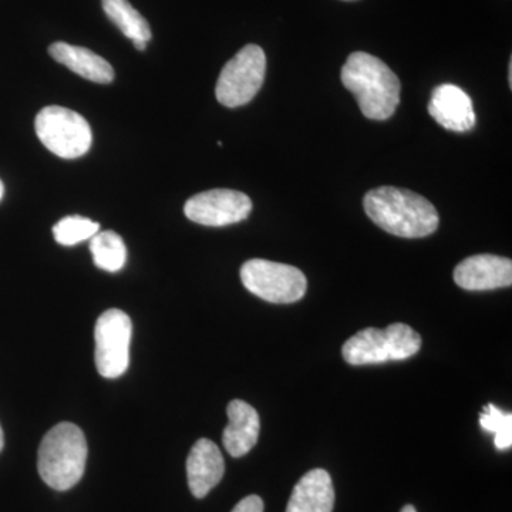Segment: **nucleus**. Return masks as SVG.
I'll return each instance as SVG.
<instances>
[{"label":"nucleus","instance_id":"23","mask_svg":"<svg viewBox=\"0 0 512 512\" xmlns=\"http://www.w3.org/2000/svg\"><path fill=\"white\" fill-rule=\"evenodd\" d=\"M400 512H417V510L413 505H406V507H403V510Z\"/></svg>","mask_w":512,"mask_h":512},{"label":"nucleus","instance_id":"18","mask_svg":"<svg viewBox=\"0 0 512 512\" xmlns=\"http://www.w3.org/2000/svg\"><path fill=\"white\" fill-rule=\"evenodd\" d=\"M99 231L100 225L97 222L79 215L63 218L53 227L56 242L63 247H73L87 239H92Z\"/></svg>","mask_w":512,"mask_h":512},{"label":"nucleus","instance_id":"21","mask_svg":"<svg viewBox=\"0 0 512 512\" xmlns=\"http://www.w3.org/2000/svg\"><path fill=\"white\" fill-rule=\"evenodd\" d=\"M134 47L140 52H144L147 49V42H141V40H137V42H133Z\"/></svg>","mask_w":512,"mask_h":512},{"label":"nucleus","instance_id":"12","mask_svg":"<svg viewBox=\"0 0 512 512\" xmlns=\"http://www.w3.org/2000/svg\"><path fill=\"white\" fill-rule=\"evenodd\" d=\"M225 461L220 447L208 439L198 440L187 458L188 485L195 498L207 497L221 483Z\"/></svg>","mask_w":512,"mask_h":512},{"label":"nucleus","instance_id":"4","mask_svg":"<svg viewBox=\"0 0 512 512\" xmlns=\"http://www.w3.org/2000/svg\"><path fill=\"white\" fill-rule=\"evenodd\" d=\"M421 336L406 323H393L386 329L367 328L346 340L343 359L352 366L406 360L419 353Z\"/></svg>","mask_w":512,"mask_h":512},{"label":"nucleus","instance_id":"20","mask_svg":"<svg viewBox=\"0 0 512 512\" xmlns=\"http://www.w3.org/2000/svg\"><path fill=\"white\" fill-rule=\"evenodd\" d=\"M231 512H264V501L258 495H249L239 501Z\"/></svg>","mask_w":512,"mask_h":512},{"label":"nucleus","instance_id":"5","mask_svg":"<svg viewBox=\"0 0 512 512\" xmlns=\"http://www.w3.org/2000/svg\"><path fill=\"white\" fill-rule=\"evenodd\" d=\"M35 128L43 146L64 160L82 157L92 147L90 124L79 113L66 107L49 106L40 110Z\"/></svg>","mask_w":512,"mask_h":512},{"label":"nucleus","instance_id":"15","mask_svg":"<svg viewBox=\"0 0 512 512\" xmlns=\"http://www.w3.org/2000/svg\"><path fill=\"white\" fill-rule=\"evenodd\" d=\"M50 56L83 79L99 84H109L114 80V70L103 57L86 47L56 42L49 47Z\"/></svg>","mask_w":512,"mask_h":512},{"label":"nucleus","instance_id":"8","mask_svg":"<svg viewBox=\"0 0 512 512\" xmlns=\"http://www.w3.org/2000/svg\"><path fill=\"white\" fill-rule=\"evenodd\" d=\"M131 333V319L120 309H109L97 319L94 357L101 376L117 379L126 373L130 363Z\"/></svg>","mask_w":512,"mask_h":512},{"label":"nucleus","instance_id":"22","mask_svg":"<svg viewBox=\"0 0 512 512\" xmlns=\"http://www.w3.org/2000/svg\"><path fill=\"white\" fill-rule=\"evenodd\" d=\"M3 446H5V437H3L2 427H0V451L3 450Z\"/></svg>","mask_w":512,"mask_h":512},{"label":"nucleus","instance_id":"16","mask_svg":"<svg viewBox=\"0 0 512 512\" xmlns=\"http://www.w3.org/2000/svg\"><path fill=\"white\" fill-rule=\"evenodd\" d=\"M107 18L121 30L128 39L150 42L153 33L144 16L133 8L128 0H101Z\"/></svg>","mask_w":512,"mask_h":512},{"label":"nucleus","instance_id":"2","mask_svg":"<svg viewBox=\"0 0 512 512\" xmlns=\"http://www.w3.org/2000/svg\"><path fill=\"white\" fill-rule=\"evenodd\" d=\"M342 83L356 97L357 106L367 119H390L399 106L402 84L379 57L352 53L343 66Z\"/></svg>","mask_w":512,"mask_h":512},{"label":"nucleus","instance_id":"3","mask_svg":"<svg viewBox=\"0 0 512 512\" xmlns=\"http://www.w3.org/2000/svg\"><path fill=\"white\" fill-rule=\"evenodd\" d=\"M87 454L89 448L83 431L76 424L60 423L43 437L37 470L50 488L67 491L82 480Z\"/></svg>","mask_w":512,"mask_h":512},{"label":"nucleus","instance_id":"13","mask_svg":"<svg viewBox=\"0 0 512 512\" xmlns=\"http://www.w3.org/2000/svg\"><path fill=\"white\" fill-rule=\"evenodd\" d=\"M228 426L222 443L229 456L239 458L248 454L258 443L261 421L254 407L242 400H232L227 407Z\"/></svg>","mask_w":512,"mask_h":512},{"label":"nucleus","instance_id":"11","mask_svg":"<svg viewBox=\"0 0 512 512\" xmlns=\"http://www.w3.org/2000/svg\"><path fill=\"white\" fill-rule=\"evenodd\" d=\"M429 113L441 127L467 133L476 126L473 100L454 84H441L431 93Z\"/></svg>","mask_w":512,"mask_h":512},{"label":"nucleus","instance_id":"6","mask_svg":"<svg viewBox=\"0 0 512 512\" xmlns=\"http://www.w3.org/2000/svg\"><path fill=\"white\" fill-rule=\"evenodd\" d=\"M242 284L266 302L293 303L305 296L308 281L301 269L266 259H249L241 268Z\"/></svg>","mask_w":512,"mask_h":512},{"label":"nucleus","instance_id":"7","mask_svg":"<svg viewBox=\"0 0 512 512\" xmlns=\"http://www.w3.org/2000/svg\"><path fill=\"white\" fill-rule=\"evenodd\" d=\"M266 56L262 47L247 45L232 57L218 77L215 96L222 106H244L265 82Z\"/></svg>","mask_w":512,"mask_h":512},{"label":"nucleus","instance_id":"25","mask_svg":"<svg viewBox=\"0 0 512 512\" xmlns=\"http://www.w3.org/2000/svg\"><path fill=\"white\" fill-rule=\"evenodd\" d=\"M345 2H355V0H345Z\"/></svg>","mask_w":512,"mask_h":512},{"label":"nucleus","instance_id":"17","mask_svg":"<svg viewBox=\"0 0 512 512\" xmlns=\"http://www.w3.org/2000/svg\"><path fill=\"white\" fill-rule=\"evenodd\" d=\"M94 265L107 272H119L126 265L127 248L123 238L114 231L97 232L90 239Z\"/></svg>","mask_w":512,"mask_h":512},{"label":"nucleus","instance_id":"9","mask_svg":"<svg viewBox=\"0 0 512 512\" xmlns=\"http://www.w3.org/2000/svg\"><path fill=\"white\" fill-rule=\"evenodd\" d=\"M252 201L244 192L211 190L200 192L185 202L184 214L188 220L204 227H227L247 220Z\"/></svg>","mask_w":512,"mask_h":512},{"label":"nucleus","instance_id":"14","mask_svg":"<svg viewBox=\"0 0 512 512\" xmlns=\"http://www.w3.org/2000/svg\"><path fill=\"white\" fill-rule=\"evenodd\" d=\"M335 507V488L326 470L315 468L293 488L286 512H332Z\"/></svg>","mask_w":512,"mask_h":512},{"label":"nucleus","instance_id":"19","mask_svg":"<svg viewBox=\"0 0 512 512\" xmlns=\"http://www.w3.org/2000/svg\"><path fill=\"white\" fill-rule=\"evenodd\" d=\"M480 426L494 434L497 450H510L512 447V413L501 412L494 404H488L480 414Z\"/></svg>","mask_w":512,"mask_h":512},{"label":"nucleus","instance_id":"24","mask_svg":"<svg viewBox=\"0 0 512 512\" xmlns=\"http://www.w3.org/2000/svg\"><path fill=\"white\" fill-rule=\"evenodd\" d=\"M3 194H5V185H3L2 180H0V200H2Z\"/></svg>","mask_w":512,"mask_h":512},{"label":"nucleus","instance_id":"1","mask_svg":"<svg viewBox=\"0 0 512 512\" xmlns=\"http://www.w3.org/2000/svg\"><path fill=\"white\" fill-rule=\"evenodd\" d=\"M367 217L377 227L400 238H424L439 228L434 205L420 194L396 187H380L363 198Z\"/></svg>","mask_w":512,"mask_h":512},{"label":"nucleus","instance_id":"10","mask_svg":"<svg viewBox=\"0 0 512 512\" xmlns=\"http://www.w3.org/2000/svg\"><path fill=\"white\" fill-rule=\"evenodd\" d=\"M454 282L466 291L507 288L512 284L511 259L491 254L470 256L454 269Z\"/></svg>","mask_w":512,"mask_h":512}]
</instances>
